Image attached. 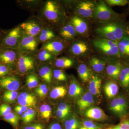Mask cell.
Returning <instances> with one entry per match:
<instances>
[{
    "label": "cell",
    "instance_id": "cell-24",
    "mask_svg": "<svg viewBox=\"0 0 129 129\" xmlns=\"http://www.w3.org/2000/svg\"><path fill=\"white\" fill-rule=\"evenodd\" d=\"M83 90L79 84L74 79L71 80L70 84L69 94L70 96L76 98L80 96L83 94Z\"/></svg>",
    "mask_w": 129,
    "mask_h": 129
},
{
    "label": "cell",
    "instance_id": "cell-8",
    "mask_svg": "<svg viewBox=\"0 0 129 129\" xmlns=\"http://www.w3.org/2000/svg\"><path fill=\"white\" fill-rule=\"evenodd\" d=\"M19 54L18 49L0 47V63L11 66L17 63Z\"/></svg>",
    "mask_w": 129,
    "mask_h": 129
},
{
    "label": "cell",
    "instance_id": "cell-30",
    "mask_svg": "<svg viewBox=\"0 0 129 129\" xmlns=\"http://www.w3.org/2000/svg\"><path fill=\"white\" fill-rule=\"evenodd\" d=\"M73 60L68 57H62L56 59L55 65L57 68L65 69L70 68L73 66Z\"/></svg>",
    "mask_w": 129,
    "mask_h": 129
},
{
    "label": "cell",
    "instance_id": "cell-44",
    "mask_svg": "<svg viewBox=\"0 0 129 129\" xmlns=\"http://www.w3.org/2000/svg\"><path fill=\"white\" fill-rule=\"evenodd\" d=\"M106 2L111 6H124L129 3L127 0H107Z\"/></svg>",
    "mask_w": 129,
    "mask_h": 129
},
{
    "label": "cell",
    "instance_id": "cell-27",
    "mask_svg": "<svg viewBox=\"0 0 129 129\" xmlns=\"http://www.w3.org/2000/svg\"><path fill=\"white\" fill-rule=\"evenodd\" d=\"M78 72L80 78L83 82H87L90 78L89 70L85 64L82 63L80 64L78 68Z\"/></svg>",
    "mask_w": 129,
    "mask_h": 129
},
{
    "label": "cell",
    "instance_id": "cell-32",
    "mask_svg": "<svg viewBox=\"0 0 129 129\" xmlns=\"http://www.w3.org/2000/svg\"><path fill=\"white\" fill-rule=\"evenodd\" d=\"M120 119V122L117 124L111 125L103 129H129V113Z\"/></svg>",
    "mask_w": 129,
    "mask_h": 129
},
{
    "label": "cell",
    "instance_id": "cell-14",
    "mask_svg": "<svg viewBox=\"0 0 129 129\" xmlns=\"http://www.w3.org/2000/svg\"><path fill=\"white\" fill-rule=\"evenodd\" d=\"M18 102L19 105L27 107H34L37 101L34 95L27 92H22L19 95Z\"/></svg>",
    "mask_w": 129,
    "mask_h": 129
},
{
    "label": "cell",
    "instance_id": "cell-15",
    "mask_svg": "<svg viewBox=\"0 0 129 129\" xmlns=\"http://www.w3.org/2000/svg\"><path fill=\"white\" fill-rule=\"evenodd\" d=\"M85 115L88 118L97 121L106 120L108 117L104 111L97 107L88 109L86 111Z\"/></svg>",
    "mask_w": 129,
    "mask_h": 129
},
{
    "label": "cell",
    "instance_id": "cell-9",
    "mask_svg": "<svg viewBox=\"0 0 129 129\" xmlns=\"http://www.w3.org/2000/svg\"><path fill=\"white\" fill-rule=\"evenodd\" d=\"M20 26L24 34L36 37L43 28L41 22L36 20L26 21L20 24Z\"/></svg>",
    "mask_w": 129,
    "mask_h": 129
},
{
    "label": "cell",
    "instance_id": "cell-33",
    "mask_svg": "<svg viewBox=\"0 0 129 129\" xmlns=\"http://www.w3.org/2000/svg\"><path fill=\"white\" fill-rule=\"evenodd\" d=\"M37 59L41 61L46 62L53 59L54 55L48 52L47 51L41 48L40 50L36 52L35 55Z\"/></svg>",
    "mask_w": 129,
    "mask_h": 129
},
{
    "label": "cell",
    "instance_id": "cell-21",
    "mask_svg": "<svg viewBox=\"0 0 129 129\" xmlns=\"http://www.w3.org/2000/svg\"><path fill=\"white\" fill-rule=\"evenodd\" d=\"M102 80L97 76H92L89 84V92L92 95H96L100 93Z\"/></svg>",
    "mask_w": 129,
    "mask_h": 129
},
{
    "label": "cell",
    "instance_id": "cell-35",
    "mask_svg": "<svg viewBox=\"0 0 129 129\" xmlns=\"http://www.w3.org/2000/svg\"><path fill=\"white\" fill-rule=\"evenodd\" d=\"M40 115L42 118L48 120L50 119L52 114V108L47 104H43L39 108Z\"/></svg>",
    "mask_w": 129,
    "mask_h": 129
},
{
    "label": "cell",
    "instance_id": "cell-26",
    "mask_svg": "<svg viewBox=\"0 0 129 129\" xmlns=\"http://www.w3.org/2000/svg\"><path fill=\"white\" fill-rule=\"evenodd\" d=\"M39 75L41 79L47 84H50L52 81L53 72L49 66L42 67L39 70Z\"/></svg>",
    "mask_w": 129,
    "mask_h": 129
},
{
    "label": "cell",
    "instance_id": "cell-37",
    "mask_svg": "<svg viewBox=\"0 0 129 129\" xmlns=\"http://www.w3.org/2000/svg\"><path fill=\"white\" fill-rule=\"evenodd\" d=\"M78 119L75 117L70 118L64 122V129H78L79 127Z\"/></svg>",
    "mask_w": 129,
    "mask_h": 129
},
{
    "label": "cell",
    "instance_id": "cell-43",
    "mask_svg": "<svg viewBox=\"0 0 129 129\" xmlns=\"http://www.w3.org/2000/svg\"><path fill=\"white\" fill-rule=\"evenodd\" d=\"M12 108L8 104H3L0 106V117L6 116L11 112Z\"/></svg>",
    "mask_w": 129,
    "mask_h": 129
},
{
    "label": "cell",
    "instance_id": "cell-31",
    "mask_svg": "<svg viewBox=\"0 0 129 129\" xmlns=\"http://www.w3.org/2000/svg\"><path fill=\"white\" fill-rule=\"evenodd\" d=\"M90 64L95 72L99 73L104 70L105 67L104 62L96 57H92L90 60Z\"/></svg>",
    "mask_w": 129,
    "mask_h": 129
},
{
    "label": "cell",
    "instance_id": "cell-11",
    "mask_svg": "<svg viewBox=\"0 0 129 129\" xmlns=\"http://www.w3.org/2000/svg\"><path fill=\"white\" fill-rule=\"evenodd\" d=\"M20 86V81L14 75L0 78V87L7 90L16 91Z\"/></svg>",
    "mask_w": 129,
    "mask_h": 129
},
{
    "label": "cell",
    "instance_id": "cell-45",
    "mask_svg": "<svg viewBox=\"0 0 129 129\" xmlns=\"http://www.w3.org/2000/svg\"><path fill=\"white\" fill-rule=\"evenodd\" d=\"M9 72V66L0 63V78L6 76Z\"/></svg>",
    "mask_w": 129,
    "mask_h": 129
},
{
    "label": "cell",
    "instance_id": "cell-18",
    "mask_svg": "<svg viewBox=\"0 0 129 129\" xmlns=\"http://www.w3.org/2000/svg\"><path fill=\"white\" fill-rule=\"evenodd\" d=\"M123 66L120 62H117L108 65L107 72L108 76L115 80H118L119 74Z\"/></svg>",
    "mask_w": 129,
    "mask_h": 129
},
{
    "label": "cell",
    "instance_id": "cell-3",
    "mask_svg": "<svg viewBox=\"0 0 129 129\" xmlns=\"http://www.w3.org/2000/svg\"><path fill=\"white\" fill-rule=\"evenodd\" d=\"M109 109L116 116L120 119L122 118L129 113L128 99L124 95H118L111 101Z\"/></svg>",
    "mask_w": 129,
    "mask_h": 129
},
{
    "label": "cell",
    "instance_id": "cell-38",
    "mask_svg": "<svg viewBox=\"0 0 129 129\" xmlns=\"http://www.w3.org/2000/svg\"><path fill=\"white\" fill-rule=\"evenodd\" d=\"M17 91H14L7 90L4 92L3 98L4 101L9 103L14 102L18 96Z\"/></svg>",
    "mask_w": 129,
    "mask_h": 129
},
{
    "label": "cell",
    "instance_id": "cell-55",
    "mask_svg": "<svg viewBox=\"0 0 129 129\" xmlns=\"http://www.w3.org/2000/svg\"></svg>",
    "mask_w": 129,
    "mask_h": 129
},
{
    "label": "cell",
    "instance_id": "cell-16",
    "mask_svg": "<svg viewBox=\"0 0 129 129\" xmlns=\"http://www.w3.org/2000/svg\"><path fill=\"white\" fill-rule=\"evenodd\" d=\"M76 33L73 26L70 23L63 25L59 30L60 36L67 40H70L73 39Z\"/></svg>",
    "mask_w": 129,
    "mask_h": 129
},
{
    "label": "cell",
    "instance_id": "cell-52",
    "mask_svg": "<svg viewBox=\"0 0 129 129\" xmlns=\"http://www.w3.org/2000/svg\"><path fill=\"white\" fill-rule=\"evenodd\" d=\"M79 129H87L85 127H84V126H82V127H81L79 128Z\"/></svg>",
    "mask_w": 129,
    "mask_h": 129
},
{
    "label": "cell",
    "instance_id": "cell-46",
    "mask_svg": "<svg viewBox=\"0 0 129 129\" xmlns=\"http://www.w3.org/2000/svg\"><path fill=\"white\" fill-rule=\"evenodd\" d=\"M44 125L40 123L31 124L24 126L23 129H44Z\"/></svg>",
    "mask_w": 129,
    "mask_h": 129
},
{
    "label": "cell",
    "instance_id": "cell-23",
    "mask_svg": "<svg viewBox=\"0 0 129 129\" xmlns=\"http://www.w3.org/2000/svg\"><path fill=\"white\" fill-rule=\"evenodd\" d=\"M55 37L53 30L49 28H43L37 37L39 42L44 44L53 40Z\"/></svg>",
    "mask_w": 129,
    "mask_h": 129
},
{
    "label": "cell",
    "instance_id": "cell-42",
    "mask_svg": "<svg viewBox=\"0 0 129 129\" xmlns=\"http://www.w3.org/2000/svg\"><path fill=\"white\" fill-rule=\"evenodd\" d=\"M53 76L58 80L65 81L67 80V76L64 72L61 70L55 69L53 71Z\"/></svg>",
    "mask_w": 129,
    "mask_h": 129
},
{
    "label": "cell",
    "instance_id": "cell-29",
    "mask_svg": "<svg viewBox=\"0 0 129 129\" xmlns=\"http://www.w3.org/2000/svg\"><path fill=\"white\" fill-rule=\"evenodd\" d=\"M67 90L63 86H58L53 88L50 93V97L53 99H57L64 97L67 94Z\"/></svg>",
    "mask_w": 129,
    "mask_h": 129
},
{
    "label": "cell",
    "instance_id": "cell-22",
    "mask_svg": "<svg viewBox=\"0 0 129 129\" xmlns=\"http://www.w3.org/2000/svg\"><path fill=\"white\" fill-rule=\"evenodd\" d=\"M87 44L83 41H78L72 44L70 47V52L75 55H80L85 53L88 50Z\"/></svg>",
    "mask_w": 129,
    "mask_h": 129
},
{
    "label": "cell",
    "instance_id": "cell-28",
    "mask_svg": "<svg viewBox=\"0 0 129 129\" xmlns=\"http://www.w3.org/2000/svg\"><path fill=\"white\" fill-rule=\"evenodd\" d=\"M70 111V107L64 103H60L56 111V115L59 119H63L68 115Z\"/></svg>",
    "mask_w": 129,
    "mask_h": 129
},
{
    "label": "cell",
    "instance_id": "cell-4",
    "mask_svg": "<svg viewBox=\"0 0 129 129\" xmlns=\"http://www.w3.org/2000/svg\"><path fill=\"white\" fill-rule=\"evenodd\" d=\"M23 34L20 25L14 28L9 31L3 38L0 47L18 49Z\"/></svg>",
    "mask_w": 129,
    "mask_h": 129
},
{
    "label": "cell",
    "instance_id": "cell-5",
    "mask_svg": "<svg viewBox=\"0 0 129 129\" xmlns=\"http://www.w3.org/2000/svg\"><path fill=\"white\" fill-rule=\"evenodd\" d=\"M93 44L95 47L107 55L118 57L120 55L118 42L102 38L95 40Z\"/></svg>",
    "mask_w": 129,
    "mask_h": 129
},
{
    "label": "cell",
    "instance_id": "cell-6",
    "mask_svg": "<svg viewBox=\"0 0 129 129\" xmlns=\"http://www.w3.org/2000/svg\"><path fill=\"white\" fill-rule=\"evenodd\" d=\"M36 58L33 53H20L17 62V68L19 74H25L34 69Z\"/></svg>",
    "mask_w": 129,
    "mask_h": 129
},
{
    "label": "cell",
    "instance_id": "cell-1",
    "mask_svg": "<svg viewBox=\"0 0 129 129\" xmlns=\"http://www.w3.org/2000/svg\"><path fill=\"white\" fill-rule=\"evenodd\" d=\"M41 18L47 23H55L62 16L61 11L59 5L55 1L45 2L40 11Z\"/></svg>",
    "mask_w": 129,
    "mask_h": 129
},
{
    "label": "cell",
    "instance_id": "cell-13",
    "mask_svg": "<svg viewBox=\"0 0 129 129\" xmlns=\"http://www.w3.org/2000/svg\"><path fill=\"white\" fill-rule=\"evenodd\" d=\"M64 44L61 41L52 40L44 43L41 48L55 56L61 53L64 50Z\"/></svg>",
    "mask_w": 129,
    "mask_h": 129
},
{
    "label": "cell",
    "instance_id": "cell-51",
    "mask_svg": "<svg viewBox=\"0 0 129 129\" xmlns=\"http://www.w3.org/2000/svg\"><path fill=\"white\" fill-rule=\"evenodd\" d=\"M120 41L127 44L129 46V37L128 36H125Z\"/></svg>",
    "mask_w": 129,
    "mask_h": 129
},
{
    "label": "cell",
    "instance_id": "cell-10",
    "mask_svg": "<svg viewBox=\"0 0 129 129\" xmlns=\"http://www.w3.org/2000/svg\"><path fill=\"white\" fill-rule=\"evenodd\" d=\"M113 13L111 9L104 2H101L95 5L94 16L98 20L107 21L112 17Z\"/></svg>",
    "mask_w": 129,
    "mask_h": 129
},
{
    "label": "cell",
    "instance_id": "cell-19",
    "mask_svg": "<svg viewBox=\"0 0 129 129\" xmlns=\"http://www.w3.org/2000/svg\"><path fill=\"white\" fill-rule=\"evenodd\" d=\"M73 26L76 33L83 34L87 31L88 25L85 21L77 17H74L71 19L70 22Z\"/></svg>",
    "mask_w": 129,
    "mask_h": 129
},
{
    "label": "cell",
    "instance_id": "cell-54",
    "mask_svg": "<svg viewBox=\"0 0 129 129\" xmlns=\"http://www.w3.org/2000/svg\"><path fill=\"white\" fill-rule=\"evenodd\" d=\"M128 96H129V94H128Z\"/></svg>",
    "mask_w": 129,
    "mask_h": 129
},
{
    "label": "cell",
    "instance_id": "cell-39",
    "mask_svg": "<svg viewBox=\"0 0 129 129\" xmlns=\"http://www.w3.org/2000/svg\"><path fill=\"white\" fill-rule=\"evenodd\" d=\"M48 88L46 85L41 84L37 86L35 91L37 95L41 98H44L46 96L48 93Z\"/></svg>",
    "mask_w": 129,
    "mask_h": 129
},
{
    "label": "cell",
    "instance_id": "cell-25",
    "mask_svg": "<svg viewBox=\"0 0 129 129\" xmlns=\"http://www.w3.org/2000/svg\"><path fill=\"white\" fill-rule=\"evenodd\" d=\"M118 80L122 87L124 89L129 88V65L122 67Z\"/></svg>",
    "mask_w": 129,
    "mask_h": 129
},
{
    "label": "cell",
    "instance_id": "cell-17",
    "mask_svg": "<svg viewBox=\"0 0 129 129\" xmlns=\"http://www.w3.org/2000/svg\"><path fill=\"white\" fill-rule=\"evenodd\" d=\"M93 95L89 92H85L77 101L79 108L85 110L90 107L94 103Z\"/></svg>",
    "mask_w": 129,
    "mask_h": 129
},
{
    "label": "cell",
    "instance_id": "cell-20",
    "mask_svg": "<svg viewBox=\"0 0 129 129\" xmlns=\"http://www.w3.org/2000/svg\"><path fill=\"white\" fill-rule=\"evenodd\" d=\"M119 87L117 83L113 81H109L105 84L104 91L109 98L115 97L118 93Z\"/></svg>",
    "mask_w": 129,
    "mask_h": 129
},
{
    "label": "cell",
    "instance_id": "cell-40",
    "mask_svg": "<svg viewBox=\"0 0 129 129\" xmlns=\"http://www.w3.org/2000/svg\"><path fill=\"white\" fill-rule=\"evenodd\" d=\"M83 126L87 129H102L103 125L95 123L90 120H85L83 122Z\"/></svg>",
    "mask_w": 129,
    "mask_h": 129
},
{
    "label": "cell",
    "instance_id": "cell-7",
    "mask_svg": "<svg viewBox=\"0 0 129 129\" xmlns=\"http://www.w3.org/2000/svg\"><path fill=\"white\" fill-rule=\"evenodd\" d=\"M39 42L37 37L24 33L18 50L20 53H34L37 50Z\"/></svg>",
    "mask_w": 129,
    "mask_h": 129
},
{
    "label": "cell",
    "instance_id": "cell-53",
    "mask_svg": "<svg viewBox=\"0 0 129 129\" xmlns=\"http://www.w3.org/2000/svg\"><path fill=\"white\" fill-rule=\"evenodd\" d=\"M1 32H0V38H1Z\"/></svg>",
    "mask_w": 129,
    "mask_h": 129
},
{
    "label": "cell",
    "instance_id": "cell-41",
    "mask_svg": "<svg viewBox=\"0 0 129 129\" xmlns=\"http://www.w3.org/2000/svg\"><path fill=\"white\" fill-rule=\"evenodd\" d=\"M118 47L120 54L123 55L129 56V46L127 44L120 41L118 42Z\"/></svg>",
    "mask_w": 129,
    "mask_h": 129
},
{
    "label": "cell",
    "instance_id": "cell-36",
    "mask_svg": "<svg viewBox=\"0 0 129 129\" xmlns=\"http://www.w3.org/2000/svg\"><path fill=\"white\" fill-rule=\"evenodd\" d=\"M39 83V79L34 74H29L26 77V85L30 89L36 88L38 86Z\"/></svg>",
    "mask_w": 129,
    "mask_h": 129
},
{
    "label": "cell",
    "instance_id": "cell-48",
    "mask_svg": "<svg viewBox=\"0 0 129 129\" xmlns=\"http://www.w3.org/2000/svg\"><path fill=\"white\" fill-rule=\"evenodd\" d=\"M21 119L24 123L28 124L32 122L27 112H25L23 114L21 117Z\"/></svg>",
    "mask_w": 129,
    "mask_h": 129
},
{
    "label": "cell",
    "instance_id": "cell-47",
    "mask_svg": "<svg viewBox=\"0 0 129 129\" xmlns=\"http://www.w3.org/2000/svg\"><path fill=\"white\" fill-rule=\"evenodd\" d=\"M28 107L25 106L18 105L16 106L14 108V110L16 111L18 114L19 115H22L24 113L27 111Z\"/></svg>",
    "mask_w": 129,
    "mask_h": 129
},
{
    "label": "cell",
    "instance_id": "cell-2",
    "mask_svg": "<svg viewBox=\"0 0 129 129\" xmlns=\"http://www.w3.org/2000/svg\"><path fill=\"white\" fill-rule=\"evenodd\" d=\"M96 31L101 36L113 41H120L125 36L124 27L120 24H109L98 28Z\"/></svg>",
    "mask_w": 129,
    "mask_h": 129
},
{
    "label": "cell",
    "instance_id": "cell-50",
    "mask_svg": "<svg viewBox=\"0 0 129 129\" xmlns=\"http://www.w3.org/2000/svg\"><path fill=\"white\" fill-rule=\"evenodd\" d=\"M48 129H62V128L58 123H54L50 125Z\"/></svg>",
    "mask_w": 129,
    "mask_h": 129
},
{
    "label": "cell",
    "instance_id": "cell-12",
    "mask_svg": "<svg viewBox=\"0 0 129 129\" xmlns=\"http://www.w3.org/2000/svg\"><path fill=\"white\" fill-rule=\"evenodd\" d=\"M95 5L89 1L83 2L80 3L77 7L78 13L85 18L91 17L94 14Z\"/></svg>",
    "mask_w": 129,
    "mask_h": 129
},
{
    "label": "cell",
    "instance_id": "cell-34",
    "mask_svg": "<svg viewBox=\"0 0 129 129\" xmlns=\"http://www.w3.org/2000/svg\"><path fill=\"white\" fill-rule=\"evenodd\" d=\"M3 119L16 128L18 125L19 116L18 114L15 113L11 112L8 114L3 117Z\"/></svg>",
    "mask_w": 129,
    "mask_h": 129
},
{
    "label": "cell",
    "instance_id": "cell-49",
    "mask_svg": "<svg viewBox=\"0 0 129 129\" xmlns=\"http://www.w3.org/2000/svg\"><path fill=\"white\" fill-rule=\"evenodd\" d=\"M26 112L27 113L28 115L32 121H33L35 117L36 113L35 111L31 108H28Z\"/></svg>",
    "mask_w": 129,
    "mask_h": 129
}]
</instances>
